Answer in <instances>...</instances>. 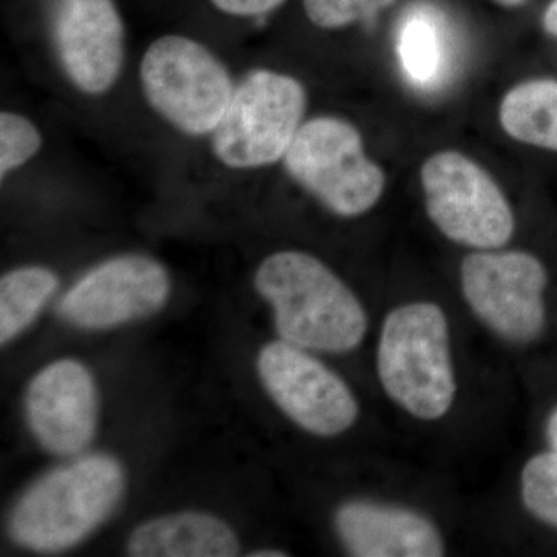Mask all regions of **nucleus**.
Masks as SVG:
<instances>
[{
	"label": "nucleus",
	"mask_w": 557,
	"mask_h": 557,
	"mask_svg": "<svg viewBox=\"0 0 557 557\" xmlns=\"http://www.w3.org/2000/svg\"><path fill=\"white\" fill-rule=\"evenodd\" d=\"M376 370L388 398L409 416L445 417L457 394L445 311L434 302L392 310L381 329Z\"/></svg>",
	"instance_id": "obj_2"
},
{
	"label": "nucleus",
	"mask_w": 557,
	"mask_h": 557,
	"mask_svg": "<svg viewBox=\"0 0 557 557\" xmlns=\"http://www.w3.org/2000/svg\"><path fill=\"white\" fill-rule=\"evenodd\" d=\"M251 557H285L287 553L277 552V549H260L249 555Z\"/></svg>",
	"instance_id": "obj_24"
},
{
	"label": "nucleus",
	"mask_w": 557,
	"mask_h": 557,
	"mask_svg": "<svg viewBox=\"0 0 557 557\" xmlns=\"http://www.w3.org/2000/svg\"><path fill=\"white\" fill-rule=\"evenodd\" d=\"M215 9L231 16H262L281 7L285 0H211Z\"/></svg>",
	"instance_id": "obj_21"
},
{
	"label": "nucleus",
	"mask_w": 557,
	"mask_h": 557,
	"mask_svg": "<svg viewBox=\"0 0 557 557\" xmlns=\"http://www.w3.org/2000/svg\"><path fill=\"white\" fill-rule=\"evenodd\" d=\"M397 50L406 76L416 86H437L449 67V40L442 20L428 9L410 11L398 32Z\"/></svg>",
	"instance_id": "obj_16"
},
{
	"label": "nucleus",
	"mask_w": 557,
	"mask_h": 557,
	"mask_svg": "<svg viewBox=\"0 0 557 557\" xmlns=\"http://www.w3.org/2000/svg\"><path fill=\"white\" fill-rule=\"evenodd\" d=\"M397 0H304L307 17L322 30H338L375 17Z\"/></svg>",
	"instance_id": "obj_19"
},
{
	"label": "nucleus",
	"mask_w": 557,
	"mask_h": 557,
	"mask_svg": "<svg viewBox=\"0 0 557 557\" xmlns=\"http://www.w3.org/2000/svg\"><path fill=\"white\" fill-rule=\"evenodd\" d=\"M420 180L429 219L449 240L497 249L511 239V205L493 175L465 153L440 150L424 161Z\"/></svg>",
	"instance_id": "obj_7"
},
{
	"label": "nucleus",
	"mask_w": 557,
	"mask_h": 557,
	"mask_svg": "<svg viewBox=\"0 0 557 557\" xmlns=\"http://www.w3.org/2000/svg\"><path fill=\"white\" fill-rule=\"evenodd\" d=\"M256 288L274 310L281 338L306 350H354L368 332V314L355 293L307 252H274L260 263Z\"/></svg>",
	"instance_id": "obj_1"
},
{
	"label": "nucleus",
	"mask_w": 557,
	"mask_h": 557,
	"mask_svg": "<svg viewBox=\"0 0 557 557\" xmlns=\"http://www.w3.org/2000/svg\"><path fill=\"white\" fill-rule=\"evenodd\" d=\"M51 33L62 69L79 90L101 95L115 84L124 25L113 0H57Z\"/></svg>",
	"instance_id": "obj_11"
},
{
	"label": "nucleus",
	"mask_w": 557,
	"mask_h": 557,
	"mask_svg": "<svg viewBox=\"0 0 557 557\" xmlns=\"http://www.w3.org/2000/svg\"><path fill=\"white\" fill-rule=\"evenodd\" d=\"M139 78L153 110L188 135L218 129L234 95L225 65L185 36H163L150 44Z\"/></svg>",
	"instance_id": "obj_5"
},
{
	"label": "nucleus",
	"mask_w": 557,
	"mask_h": 557,
	"mask_svg": "<svg viewBox=\"0 0 557 557\" xmlns=\"http://www.w3.org/2000/svg\"><path fill=\"white\" fill-rule=\"evenodd\" d=\"M498 121L515 141L557 153V79H528L509 89Z\"/></svg>",
	"instance_id": "obj_15"
},
{
	"label": "nucleus",
	"mask_w": 557,
	"mask_h": 557,
	"mask_svg": "<svg viewBox=\"0 0 557 557\" xmlns=\"http://www.w3.org/2000/svg\"><path fill=\"white\" fill-rule=\"evenodd\" d=\"M42 138L35 124L16 113L0 115V174L2 178L35 157Z\"/></svg>",
	"instance_id": "obj_20"
},
{
	"label": "nucleus",
	"mask_w": 557,
	"mask_h": 557,
	"mask_svg": "<svg viewBox=\"0 0 557 557\" xmlns=\"http://www.w3.org/2000/svg\"><path fill=\"white\" fill-rule=\"evenodd\" d=\"M258 370L282 412L310 434L333 437L357 421L358 403L350 387L306 348L285 341L267 344Z\"/></svg>",
	"instance_id": "obj_9"
},
{
	"label": "nucleus",
	"mask_w": 557,
	"mask_h": 557,
	"mask_svg": "<svg viewBox=\"0 0 557 557\" xmlns=\"http://www.w3.org/2000/svg\"><path fill=\"white\" fill-rule=\"evenodd\" d=\"M170 274L146 256L101 263L65 293L60 314L84 329H108L149 317L170 298Z\"/></svg>",
	"instance_id": "obj_10"
},
{
	"label": "nucleus",
	"mask_w": 557,
	"mask_h": 557,
	"mask_svg": "<svg viewBox=\"0 0 557 557\" xmlns=\"http://www.w3.org/2000/svg\"><path fill=\"white\" fill-rule=\"evenodd\" d=\"M461 289L487 327L512 343H531L545 329L544 263L525 251L482 249L461 263Z\"/></svg>",
	"instance_id": "obj_8"
},
{
	"label": "nucleus",
	"mask_w": 557,
	"mask_h": 557,
	"mask_svg": "<svg viewBox=\"0 0 557 557\" xmlns=\"http://www.w3.org/2000/svg\"><path fill=\"white\" fill-rule=\"evenodd\" d=\"M547 438L549 446L557 453V408L553 410L547 423Z\"/></svg>",
	"instance_id": "obj_23"
},
{
	"label": "nucleus",
	"mask_w": 557,
	"mask_h": 557,
	"mask_svg": "<svg viewBox=\"0 0 557 557\" xmlns=\"http://www.w3.org/2000/svg\"><path fill=\"white\" fill-rule=\"evenodd\" d=\"M307 94L293 76L256 70L234 89L212 132V149L226 166L256 170L284 159L302 126Z\"/></svg>",
	"instance_id": "obj_6"
},
{
	"label": "nucleus",
	"mask_w": 557,
	"mask_h": 557,
	"mask_svg": "<svg viewBox=\"0 0 557 557\" xmlns=\"http://www.w3.org/2000/svg\"><path fill=\"white\" fill-rule=\"evenodd\" d=\"M497 5L505 7V9H516V7H522L528 0H493Z\"/></svg>",
	"instance_id": "obj_25"
},
{
	"label": "nucleus",
	"mask_w": 557,
	"mask_h": 557,
	"mask_svg": "<svg viewBox=\"0 0 557 557\" xmlns=\"http://www.w3.org/2000/svg\"><path fill=\"white\" fill-rule=\"evenodd\" d=\"M336 530L358 557H440L445 555L437 527L412 509L373 502H350L336 515Z\"/></svg>",
	"instance_id": "obj_13"
},
{
	"label": "nucleus",
	"mask_w": 557,
	"mask_h": 557,
	"mask_svg": "<svg viewBox=\"0 0 557 557\" xmlns=\"http://www.w3.org/2000/svg\"><path fill=\"white\" fill-rule=\"evenodd\" d=\"M522 498L528 511L557 528V453L539 454L522 471Z\"/></svg>",
	"instance_id": "obj_18"
},
{
	"label": "nucleus",
	"mask_w": 557,
	"mask_h": 557,
	"mask_svg": "<svg viewBox=\"0 0 557 557\" xmlns=\"http://www.w3.org/2000/svg\"><path fill=\"white\" fill-rule=\"evenodd\" d=\"M240 552L228 523L203 512L149 520L131 534L127 553L137 557H231Z\"/></svg>",
	"instance_id": "obj_14"
},
{
	"label": "nucleus",
	"mask_w": 557,
	"mask_h": 557,
	"mask_svg": "<svg viewBox=\"0 0 557 557\" xmlns=\"http://www.w3.org/2000/svg\"><path fill=\"white\" fill-rule=\"evenodd\" d=\"M284 164L289 177L341 218L366 214L386 189V174L369 159L357 127L336 116L304 123Z\"/></svg>",
	"instance_id": "obj_4"
},
{
	"label": "nucleus",
	"mask_w": 557,
	"mask_h": 557,
	"mask_svg": "<svg viewBox=\"0 0 557 557\" xmlns=\"http://www.w3.org/2000/svg\"><path fill=\"white\" fill-rule=\"evenodd\" d=\"M57 274L42 267L10 271L0 281V341L10 343L35 321L57 292Z\"/></svg>",
	"instance_id": "obj_17"
},
{
	"label": "nucleus",
	"mask_w": 557,
	"mask_h": 557,
	"mask_svg": "<svg viewBox=\"0 0 557 557\" xmlns=\"http://www.w3.org/2000/svg\"><path fill=\"white\" fill-rule=\"evenodd\" d=\"M123 468L109 456H86L39 480L11 516V536L35 552H62L84 541L119 505Z\"/></svg>",
	"instance_id": "obj_3"
},
{
	"label": "nucleus",
	"mask_w": 557,
	"mask_h": 557,
	"mask_svg": "<svg viewBox=\"0 0 557 557\" xmlns=\"http://www.w3.org/2000/svg\"><path fill=\"white\" fill-rule=\"evenodd\" d=\"M542 27H544L547 35L557 39V0H552L545 9L544 16H542Z\"/></svg>",
	"instance_id": "obj_22"
},
{
	"label": "nucleus",
	"mask_w": 557,
	"mask_h": 557,
	"mask_svg": "<svg viewBox=\"0 0 557 557\" xmlns=\"http://www.w3.org/2000/svg\"><path fill=\"white\" fill-rule=\"evenodd\" d=\"M27 420L40 445L73 456L90 445L97 429L98 398L86 366L61 359L40 370L28 387Z\"/></svg>",
	"instance_id": "obj_12"
}]
</instances>
